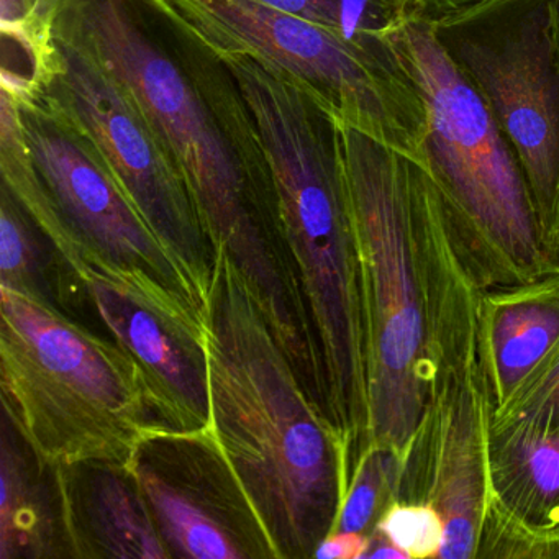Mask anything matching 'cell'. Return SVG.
<instances>
[{"instance_id": "ba28073f", "label": "cell", "mask_w": 559, "mask_h": 559, "mask_svg": "<svg viewBox=\"0 0 559 559\" xmlns=\"http://www.w3.org/2000/svg\"><path fill=\"white\" fill-rule=\"evenodd\" d=\"M431 22L515 155L559 266V63L549 0H480Z\"/></svg>"}, {"instance_id": "7c38bea8", "label": "cell", "mask_w": 559, "mask_h": 559, "mask_svg": "<svg viewBox=\"0 0 559 559\" xmlns=\"http://www.w3.org/2000/svg\"><path fill=\"white\" fill-rule=\"evenodd\" d=\"M171 558L277 559L214 428H159L127 461Z\"/></svg>"}, {"instance_id": "9a60e30c", "label": "cell", "mask_w": 559, "mask_h": 559, "mask_svg": "<svg viewBox=\"0 0 559 559\" xmlns=\"http://www.w3.org/2000/svg\"><path fill=\"white\" fill-rule=\"evenodd\" d=\"M559 343V270L484 289L480 345L492 412Z\"/></svg>"}, {"instance_id": "e0dca14e", "label": "cell", "mask_w": 559, "mask_h": 559, "mask_svg": "<svg viewBox=\"0 0 559 559\" xmlns=\"http://www.w3.org/2000/svg\"><path fill=\"white\" fill-rule=\"evenodd\" d=\"M489 497L528 525H559V433L489 428Z\"/></svg>"}, {"instance_id": "8fae6325", "label": "cell", "mask_w": 559, "mask_h": 559, "mask_svg": "<svg viewBox=\"0 0 559 559\" xmlns=\"http://www.w3.org/2000/svg\"><path fill=\"white\" fill-rule=\"evenodd\" d=\"M114 342L139 366L163 420L182 431L212 427L205 313L142 270L87 250L68 260Z\"/></svg>"}, {"instance_id": "603a6c76", "label": "cell", "mask_w": 559, "mask_h": 559, "mask_svg": "<svg viewBox=\"0 0 559 559\" xmlns=\"http://www.w3.org/2000/svg\"><path fill=\"white\" fill-rule=\"evenodd\" d=\"M371 535L382 536L408 559L438 558L444 542L440 513L420 502L395 500L382 513Z\"/></svg>"}, {"instance_id": "d6986e66", "label": "cell", "mask_w": 559, "mask_h": 559, "mask_svg": "<svg viewBox=\"0 0 559 559\" xmlns=\"http://www.w3.org/2000/svg\"><path fill=\"white\" fill-rule=\"evenodd\" d=\"M284 14L335 32L353 44L376 47L415 19H431L420 0H257Z\"/></svg>"}, {"instance_id": "cb8c5ba5", "label": "cell", "mask_w": 559, "mask_h": 559, "mask_svg": "<svg viewBox=\"0 0 559 559\" xmlns=\"http://www.w3.org/2000/svg\"><path fill=\"white\" fill-rule=\"evenodd\" d=\"M41 0H0V28L8 38L31 61L41 44Z\"/></svg>"}, {"instance_id": "7a4b0ae2", "label": "cell", "mask_w": 559, "mask_h": 559, "mask_svg": "<svg viewBox=\"0 0 559 559\" xmlns=\"http://www.w3.org/2000/svg\"><path fill=\"white\" fill-rule=\"evenodd\" d=\"M340 133L365 289L368 447L404 466L441 371L483 355V289L428 173L356 130Z\"/></svg>"}, {"instance_id": "8992f818", "label": "cell", "mask_w": 559, "mask_h": 559, "mask_svg": "<svg viewBox=\"0 0 559 559\" xmlns=\"http://www.w3.org/2000/svg\"><path fill=\"white\" fill-rule=\"evenodd\" d=\"M428 109L421 168L480 289L513 286L559 270L522 168L469 81L415 19L389 37Z\"/></svg>"}, {"instance_id": "484cf974", "label": "cell", "mask_w": 559, "mask_h": 559, "mask_svg": "<svg viewBox=\"0 0 559 559\" xmlns=\"http://www.w3.org/2000/svg\"><path fill=\"white\" fill-rule=\"evenodd\" d=\"M549 27H551L552 47L559 63V0H549Z\"/></svg>"}, {"instance_id": "52a82bcc", "label": "cell", "mask_w": 559, "mask_h": 559, "mask_svg": "<svg viewBox=\"0 0 559 559\" xmlns=\"http://www.w3.org/2000/svg\"><path fill=\"white\" fill-rule=\"evenodd\" d=\"M218 57L248 55L306 91L340 127L421 166L424 96L392 45L353 44L257 0H150Z\"/></svg>"}, {"instance_id": "4316f807", "label": "cell", "mask_w": 559, "mask_h": 559, "mask_svg": "<svg viewBox=\"0 0 559 559\" xmlns=\"http://www.w3.org/2000/svg\"><path fill=\"white\" fill-rule=\"evenodd\" d=\"M558 261H559V245H558Z\"/></svg>"}, {"instance_id": "3957f363", "label": "cell", "mask_w": 559, "mask_h": 559, "mask_svg": "<svg viewBox=\"0 0 559 559\" xmlns=\"http://www.w3.org/2000/svg\"><path fill=\"white\" fill-rule=\"evenodd\" d=\"M212 428L277 559L313 558L348 492L353 453L310 394L237 264L215 250L207 312Z\"/></svg>"}, {"instance_id": "ffe728a7", "label": "cell", "mask_w": 559, "mask_h": 559, "mask_svg": "<svg viewBox=\"0 0 559 559\" xmlns=\"http://www.w3.org/2000/svg\"><path fill=\"white\" fill-rule=\"evenodd\" d=\"M401 476L402 463L397 454L385 448H366L353 467L335 532L371 536L382 513L397 500Z\"/></svg>"}, {"instance_id": "5b68a950", "label": "cell", "mask_w": 559, "mask_h": 559, "mask_svg": "<svg viewBox=\"0 0 559 559\" xmlns=\"http://www.w3.org/2000/svg\"><path fill=\"white\" fill-rule=\"evenodd\" d=\"M0 302L2 407L41 461L127 463L143 438L169 427L116 342L17 290L0 287Z\"/></svg>"}, {"instance_id": "277c9868", "label": "cell", "mask_w": 559, "mask_h": 559, "mask_svg": "<svg viewBox=\"0 0 559 559\" xmlns=\"http://www.w3.org/2000/svg\"><path fill=\"white\" fill-rule=\"evenodd\" d=\"M222 60L266 150L283 240L322 372L323 407L352 447L355 466L368 447V329L340 126L280 71L248 55Z\"/></svg>"}, {"instance_id": "30bf717a", "label": "cell", "mask_w": 559, "mask_h": 559, "mask_svg": "<svg viewBox=\"0 0 559 559\" xmlns=\"http://www.w3.org/2000/svg\"><path fill=\"white\" fill-rule=\"evenodd\" d=\"M17 104L28 155L68 238L63 260L87 250L117 266L145 271L207 312V300L132 204L83 127L22 71L2 68Z\"/></svg>"}, {"instance_id": "7402d4cb", "label": "cell", "mask_w": 559, "mask_h": 559, "mask_svg": "<svg viewBox=\"0 0 559 559\" xmlns=\"http://www.w3.org/2000/svg\"><path fill=\"white\" fill-rule=\"evenodd\" d=\"M476 559H559V525H528L489 497Z\"/></svg>"}, {"instance_id": "2e32d148", "label": "cell", "mask_w": 559, "mask_h": 559, "mask_svg": "<svg viewBox=\"0 0 559 559\" xmlns=\"http://www.w3.org/2000/svg\"><path fill=\"white\" fill-rule=\"evenodd\" d=\"M0 559L70 558L57 466L41 461L14 421L2 415Z\"/></svg>"}, {"instance_id": "9c48e42d", "label": "cell", "mask_w": 559, "mask_h": 559, "mask_svg": "<svg viewBox=\"0 0 559 559\" xmlns=\"http://www.w3.org/2000/svg\"><path fill=\"white\" fill-rule=\"evenodd\" d=\"M45 31L50 44L25 74L83 127L143 221L209 300L215 250L175 156L91 48L51 25Z\"/></svg>"}, {"instance_id": "6da1fadb", "label": "cell", "mask_w": 559, "mask_h": 559, "mask_svg": "<svg viewBox=\"0 0 559 559\" xmlns=\"http://www.w3.org/2000/svg\"><path fill=\"white\" fill-rule=\"evenodd\" d=\"M40 24L86 45L130 91L178 162L212 247L237 264L299 374L316 378L266 150L224 60L150 0H41Z\"/></svg>"}, {"instance_id": "44dd1931", "label": "cell", "mask_w": 559, "mask_h": 559, "mask_svg": "<svg viewBox=\"0 0 559 559\" xmlns=\"http://www.w3.org/2000/svg\"><path fill=\"white\" fill-rule=\"evenodd\" d=\"M490 425H520L543 433H559V343L490 414Z\"/></svg>"}, {"instance_id": "ac0fdd59", "label": "cell", "mask_w": 559, "mask_h": 559, "mask_svg": "<svg viewBox=\"0 0 559 559\" xmlns=\"http://www.w3.org/2000/svg\"><path fill=\"white\" fill-rule=\"evenodd\" d=\"M0 287L63 312L76 302L78 294L86 297L60 251L5 185L0 186Z\"/></svg>"}, {"instance_id": "5bb4252c", "label": "cell", "mask_w": 559, "mask_h": 559, "mask_svg": "<svg viewBox=\"0 0 559 559\" xmlns=\"http://www.w3.org/2000/svg\"><path fill=\"white\" fill-rule=\"evenodd\" d=\"M57 483L71 559L171 558L129 464H60Z\"/></svg>"}, {"instance_id": "4fadbf2b", "label": "cell", "mask_w": 559, "mask_h": 559, "mask_svg": "<svg viewBox=\"0 0 559 559\" xmlns=\"http://www.w3.org/2000/svg\"><path fill=\"white\" fill-rule=\"evenodd\" d=\"M492 404L480 369L441 376L427 420L402 466L397 500L428 503L444 525L441 559H476L489 499Z\"/></svg>"}, {"instance_id": "d4e9b609", "label": "cell", "mask_w": 559, "mask_h": 559, "mask_svg": "<svg viewBox=\"0 0 559 559\" xmlns=\"http://www.w3.org/2000/svg\"><path fill=\"white\" fill-rule=\"evenodd\" d=\"M369 536L362 533L335 532L317 546V559H365Z\"/></svg>"}]
</instances>
